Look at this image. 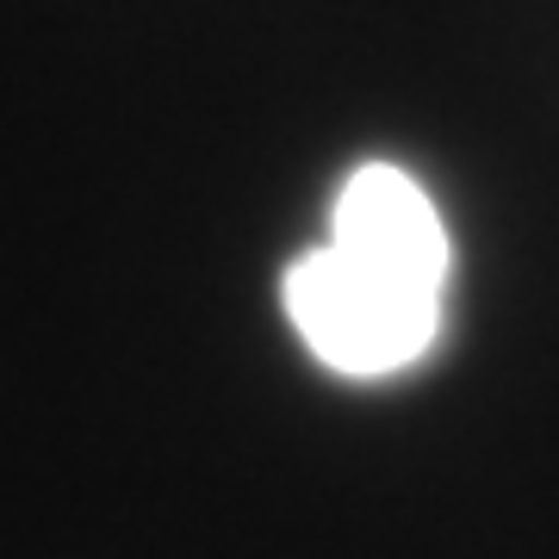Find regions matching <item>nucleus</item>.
Instances as JSON below:
<instances>
[{
	"instance_id": "1",
	"label": "nucleus",
	"mask_w": 559,
	"mask_h": 559,
	"mask_svg": "<svg viewBox=\"0 0 559 559\" xmlns=\"http://www.w3.org/2000/svg\"><path fill=\"white\" fill-rule=\"evenodd\" d=\"M454 242L436 200L392 162H360L342 180L330 242L305 249L280 299L311 355L342 380H385L441 342Z\"/></svg>"
}]
</instances>
